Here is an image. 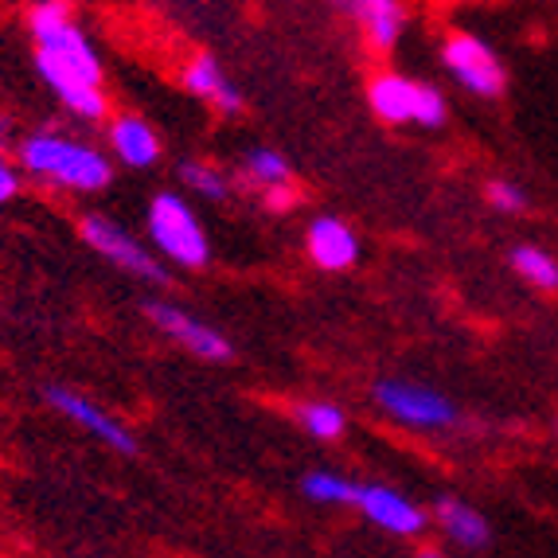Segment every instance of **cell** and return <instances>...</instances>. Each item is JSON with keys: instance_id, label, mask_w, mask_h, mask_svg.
<instances>
[{"instance_id": "cell-7", "label": "cell", "mask_w": 558, "mask_h": 558, "mask_svg": "<svg viewBox=\"0 0 558 558\" xmlns=\"http://www.w3.org/2000/svg\"><path fill=\"white\" fill-rule=\"evenodd\" d=\"M78 231H83L86 246L98 251L102 258H110L118 270L137 274V278H145V281H165L160 262L153 258V254L133 239V234L121 231L118 223H110V219H102V215H86L83 223H78Z\"/></svg>"}, {"instance_id": "cell-24", "label": "cell", "mask_w": 558, "mask_h": 558, "mask_svg": "<svg viewBox=\"0 0 558 558\" xmlns=\"http://www.w3.org/2000/svg\"><path fill=\"white\" fill-rule=\"evenodd\" d=\"M293 199H298V196H293V187H270V192H266V204H270L274 207V211H281V207H289V204H293Z\"/></svg>"}, {"instance_id": "cell-11", "label": "cell", "mask_w": 558, "mask_h": 558, "mask_svg": "<svg viewBox=\"0 0 558 558\" xmlns=\"http://www.w3.org/2000/svg\"><path fill=\"white\" fill-rule=\"evenodd\" d=\"M36 71L44 75V83L59 94V102H63L66 110H75L78 118H86V121L106 118L110 102H106L102 83H94V78L78 75V71H71V66L56 63V59L39 56V51H36Z\"/></svg>"}, {"instance_id": "cell-5", "label": "cell", "mask_w": 558, "mask_h": 558, "mask_svg": "<svg viewBox=\"0 0 558 558\" xmlns=\"http://www.w3.org/2000/svg\"><path fill=\"white\" fill-rule=\"evenodd\" d=\"M375 402H379L395 422L418 429H446L457 422V407L434 387H418L407 379H379L375 383Z\"/></svg>"}, {"instance_id": "cell-2", "label": "cell", "mask_w": 558, "mask_h": 558, "mask_svg": "<svg viewBox=\"0 0 558 558\" xmlns=\"http://www.w3.org/2000/svg\"><path fill=\"white\" fill-rule=\"evenodd\" d=\"M149 239L168 262H177L184 270H199L211 258L207 234L199 227L196 211L177 196V192H160L149 204Z\"/></svg>"}, {"instance_id": "cell-3", "label": "cell", "mask_w": 558, "mask_h": 558, "mask_svg": "<svg viewBox=\"0 0 558 558\" xmlns=\"http://www.w3.org/2000/svg\"><path fill=\"white\" fill-rule=\"evenodd\" d=\"M28 28L36 36L39 56L56 59V63L71 66L78 75L94 78V83H102V63H98V51H94L90 39L78 32L75 16L66 4H56V0H47V4H36L28 12Z\"/></svg>"}, {"instance_id": "cell-10", "label": "cell", "mask_w": 558, "mask_h": 558, "mask_svg": "<svg viewBox=\"0 0 558 558\" xmlns=\"http://www.w3.org/2000/svg\"><path fill=\"white\" fill-rule=\"evenodd\" d=\"M47 402H51L56 410H63L66 418L78 422L83 429H90L94 438H102L110 449H118V453H125V457L137 453V438H133L118 418H110L102 407H94L86 395L71 391V387H47Z\"/></svg>"}, {"instance_id": "cell-23", "label": "cell", "mask_w": 558, "mask_h": 558, "mask_svg": "<svg viewBox=\"0 0 558 558\" xmlns=\"http://www.w3.org/2000/svg\"><path fill=\"white\" fill-rule=\"evenodd\" d=\"M16 187H20V172L0 157V204H9V199L16 196Z\"/></svg>"}, {"instance_id": "cell-6", "label": "cell", "mask_w": 558, "mask_h": 558, "mask_svg": "<svg viewBox=\"0 0 558 558\" xmlns=\"http://www.w3.org/2000/svg\"><path fill=\"white\" fill-rule=\"evenodd\" d=\"M441 63L446 71L465 86V90L481 94V98H496L504 94V66L496 59V51L484 44L481 36H469V32H453L441 47Z\"/></svg>"}, {"instance_id": "cell-17", "label": "cell", "mask_w": 558, "mask_h": 558, "mask_svg": "<svg viewBox=\"0 0 558 558\" xmlns=\"http://www.w3.org/2000/svg\"><path fill=\"white\" fill-rule=\"evenodd\" d=\"M512 270L535 289H558V262L531 242H520L512 251Z\"/></svg>"}, {"instance_id": "cell-9", "label": "cell", "mask_w": 558, "mask_h": 558, "mask_svg": "<svg viewBox=\"0 0 558 558\" xmlns=\"http://www.w3.org/2000/svg\"><path fill=\"white\" fill-rule=\"evenodd\" d=\"M375 527L391 531V535H418L426 527V512L410 496L395 493L387 484H355V504Z\"/></svg>"}, {"instance_id": "cell-13", "label": "cell", "mask_w": 558, "mask_h": 558, "mask_svg": "<svg viewBox=\"0 0 558 558\" xmlns=\"http://www.w3.org/2000/svg\"><path fill=\"white\" fill-rule=\"evenodd\" d=\"M184 86L196 94V98H204V102H211L215 110H223V113H239L242 106H246L239 86L223 75V66L215 63L211 56H196L184 66Z\"/></svg>"}, {"instance_id": "cell-1", "label": "cell", "mask_w": 558, "mask_h": 558, "mask_svg": "<svg viewBox=\"0 0 558 558\" xmlns=\"http://www.w3.org/2000/svg\"><path fill=\"white\" fill-rule=\"evenodd\" d=\"M20 165L32 177L75 192H98L113 180V165L102 149H90L83 141L59 137V133H36L20 145Z\"/></svg>"}, {"instance_id": "cell-4", "label": "cell", "mask_w": 558, "mask_h": 558, "mask_svg": "<svg viewBox=\"0 0 558 558\" xmlns=\"http://www.w3.org/2000/svg\"><path fill=\"white\" fill-rule=\"evenodd\" d=\"M367 102L372 110L379 113L383 121H391V125H426V130H438L441 121H446V98L441 90L426 83H414V78H402V75H379L372 86H367Z\"/></svg>"}, {"instance_id": "cell-26", "label": "cell", "mask_w": 558, "mask_h": 558, "mask_svg": "<svg viewBox=\"0 0 558 558\" xmlns=\"http://www.w3.org/2000/svg\"><path fill=\"white\" fill-rule=\"evenodd\" d=\"M4 137H9V121L0 118V141H4Z\"/></svg>"}, {"instance_id": "cell-20", "label": "cell", "mask_w": 558, "mask_h": 558, "mask_svg": "<svg viewBox=\"0 0 558 558\" xmlns=\"http://www.w3.org/2000/svg\"><path fill=\"white\" fill-rule=\"evenodd\" d=\"M246 172H251L254 184H262L266 192L289 184V160L281 157L278 149H254L251 157H246Z\"/></svg>"}, {"instance_id": "cell-22", "label": "cell", "mask_w": 558, "mask_h": 558, "mask_svg": "<svg viewBox=\"0 0 558 558\" xmlns=\"http://www.w3.org/2000/svg\"><path fill=\"white\" fill-rule=\"evenodd\" d=\"M484 196H488V204L504 215H520L523 207H527V192H523L520 184H512V180H493Z\"/></svg>"}, {"instance_id": "cell-12", "label": "cell", "mask_w": 558, "mask_h": 558, "mask_svg": "<svg viewBox=\"0 0 558 558\" xmlns=\"http://www.w3.org/2000/svg\"><path fill=\"white\" fill-rule=\"evenodd\" d=\"M305 251L320 270H348V266L360 258V242H355V234L348 223H340V219H332V215H320V219L308 223Z\"/></svg>"}, {"instance_id": "cell-16", "label": "cell", "mask_w": 558, "mask_h": 558, "mask_svg": "<svg viewBox=\"0 0 558 558\" xmlns=\"http://www.w3.org/2000/svg\"><path fill=\"white\" fill-rule=\"evenodd\" d=\"M344 12L360 20L367 44L379 47V51H391L399 44L402 28H407V16L395 0H355V4H344Z\"/></svg>"}, {"instance_id": "cell-25", "label": "cell", "mask_w": 558, "mask_h": 558, "mask_svg": "<svg viewBox=\"0 0 558 558\" xmlns=\"http://www.w3.org/2000/svg\"><path fill=\"white\" fill-rule=\"evenodd\" d=\"M418 558H446V555H438V550H418Z\"/></svg>"}, {"instance_id": "cell-21", "label": "cell", "mask_w": 558, "mask_h": 558, "mask_svg": "<svg viewBox=\"0 0 558 558\" xmlns=\"http://www.w3.org/2000/svg\"><path fill=\"white\" fill-rule=\"evenodd\" d=\"M180 180H184L187 187H196L199 196H207V199H227V192H231L223 172L211 165H199V160H184V165H180Z\"/></svg>"}, {"instance_id": "cell-15", "label": "cell", "mask_w": 558, "mask_h": 558, "mask_svg": "<svg viewBox=\"0 0 558 558\" xmlns=\"http://www.w3.org/2000/svg\"><path fill=\"white\" fill-rule=\"evenodd\" d=\"M110 145L130 168H149L160 157V137L149 121L137 113H121L110 125Z\"/></svg>"}, {"instance_id": "cell-8", "label": "cell", "mask_w": 558, "mask_h": 558, "mask_svg": "<svg viewBox=\"0 0 558 558\" xmlns=\"http://www.w3.org/2000/svg\"><path fill=\"white\" fill-rule=\"evenodd\" d=\"M145 317H149L165 336H172L177 344H184L192 355H199V360H211V363L231 360V344H227V336L219 332V328L196 320L192 313H184L180 305L149 301V305H145Z\"/></svg>"}, {"instance_id": "cell-19", "label": "cell", "mask_w": 558, "mask_h": 558, "mask_svg": "<svg viewBox=\"0 0 558 558\" xmlns=\"http://www.w3.org/2000/svg\"><path fill=\"white\" fill-rule=\"evenodd\" d=\"M301 493L313 504H355V481L317 469V473H308L305 481H301Z\"/></svg>"}, {"instance_id": "cell-18", "label": "cell", "mask_w": 558, "mask_h": 558, "mask_svg": "<svg viewBox=\"0 0 558 558\" xmlns=\"http://www.w3.org/2000/svg\"><path fill=\"white\" fill-rule=\"evenodd\" d=\"M298 422L305 434H313V438H320V441H336L348 429L344 410L332 407V402H301Z\"/></svg>"}, {"instance_id": "cell-14", "label": "cell", "mask_w": 558, "mask_h": 558, "mask_svg": "<svg viewBox=\"0 0 558 558\" xmlns=\"http://www.w3.org/2000/svg\"><path fill=\"white\" fill-rule=\"evenodd\" d=\"M434 515H438L441 531H446L457 547L481 550V547H488V543H493V527H488V520L476 512L473 504L457 500V496H438V504H434Z\"/></svg>"}]
</instances>
